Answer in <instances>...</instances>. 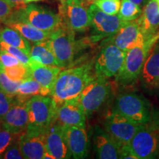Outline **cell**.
I'll use <instances>...</instances> for the list:
<instances>
[{"label": "cell", "mask_w": 159, "mask_h": 159, "mask_svg": "<svg viewBox=\"0 0 159 159\" xmlns=\"http://www.w3.org/2000/svg\"><path fill=\"white\" fill-rule=\"evenodd\" d=\"M96 77L94 64L88 62L61 70L51 90L50 96L56 105L77 98L83 89Z\"/></svg>", "instance_id": "obj_1"}, {"label": "cell", "mask_w": 159, "mask_h": 159, "mask_svg": "<svg viewBox=\"0 0 159 159\" xmlns=\"http://www.w3.org/2000/svg\"><path fill=\"white\" fill-rule=\"evenodd\" d=\"M128 145L136 159H151L158 156V114L154 113L150 122L140 125Z\"/></svg>", "instance_id": "obj_2"}, {"label": "cell", "mask_w": 159, "mask_h": 159, "mask_svg": "<svg viewBox=\"0 0 159 159\" xmlns=\"http://www.w3.org/2000/svg\"><path fill=\"white\" fill-rule=\"evenodd\" d=\"M158 41L159 34L148 39L144 44L134 47L127 52L122 69L115 77V80L119 85L128 86L139 78L151 49Z\"/></svg>", "instance_id": "obj_3"}, {"label": "cell", "mask_w": 159, "mask_h": 159, "mask_svg": "<svg viewBox=\"0 0 159 159\" xmlns=\"http://www.w3.org/2000/svg\"><path fill=\"white\" fill-rule=\"evenodd\" d=\"M113 111L138 125L150 122L154 115L148 101L142 95L134 92H125L118 95Z\"/></svg>", "instance_id": "obj_4"}, {"label": "cell", "mask_w": 159, "mask_h": 159, "mask_svg": "<svg viewBox=\"0 0 159 159\" xmlns=\"http://www.w3.org/2000/svg\"><path fill=\"white\" fill-rule=\"evenodd\" d=\"M56 105L51 96L34 95L27 101V128L47 131L56 120Z\"/></svg>", "instance_id": "obj_5"}, {"label": "cell", "mask_w": 159, "mask_h": 159, "mask_svg": "<svg viewBox=\"0 0 159 159\" xmlns=\"http://www.w3.org/2000/svg\"><path fill=\"white\" fill-rule=\"evenodd\" d=\"M13 19L25 21L41 30L50 33L63 24L60 13H55L47 7L33 4H27L24 9L15 11L11 20Z\"/></svg>", "instance_id": "obj_6"}, {"label": "cell", "mask_w": 159, "mask_h": 159, "mask_svg": "<svg viewBox=\"0 0 159 159\" xmlns=\"http://www.w3.org/2000/svg\"><path fill=\"white\" fill-rule=\"evenodd\" d=\"M49 44L61 68L69 67L74 61L77 50L75 32L65 25L51 33Z\"/></svg>", "instance_id": "obj_7"}, {"label": "cell", "mask_w": 159, "mask_h": 159, "mask_svg": "<svg viewBox=\"0 0 159 159\" xmlns=\"http://www.w3.org/2000/svg\"><path fill=\"white\" fill-rule=\"evenodd\" d=\"M112 91L109 79L95 77L77 97L86 116L96 112L106 102Z\"/></svg>", "instance_id": "obj_8"}, {"label": "cell", "mask_w": 159, "mask_h": 159, "mask_svg": "<svg viewBox=\"0 0 159 159\" xmlns=\"http://www.w3.org/2000/svg\"><path fill=\"white\" fill-rule=\"evenodd\" d=\"M126 52L114 43L103 41L102 47L94 62L97 77L110 79L118 75L124 63Z\"/></svg>", "instance_id": "obj_9"}, {"label": "cell", "mask_w": 159, "mask_h": 159, "mask_svg": "<svg viewBox=\"0 0 159 159\" xmlns=\"http://www.w3.org/2000/svg\"><path fill=\"white\" fill-rule=\"evenodd\" d=\"M140 125L113 110L107 115L104 122L105 130L119 148L129 144Z\"/></svg>", "instance_id": "obj_10"}, {"label": "cell", "mask_w": 159, "mask_h": 159, "mask_svg": "<svg viewBox=\"0 0 159 159\" xmlns=\"http://www.w3.org/2000/svg\"><path fill=\"white\" fill-rule=\"evenodd\" d=\"M60 14L67 27L75 32H84L90 27V15L85 0H66Z\"/></svg>", "instance_id": "obj_11"}, {"label": "cell", "mask_w": 159, "mask_h": 159, "mask_svg": "<svg viewBox=\"0 0 159 159\" xmlns=\"http://www.w3.org/2000/svg\"><path fill=\"white\" fill-rule=\"evenodd\" d=\"M148 39L150 38L147 37L143 33L137 19L134 21H125L114 35L107 38L104 41L114 43L127 52L134 47L144 44Z\"/></svg>", "instance_id": "obj_12"}, {"label": "cell", "mask_w": 159, "mask_h": 159, "mask_svg": "<svg viewBox=\"0 0 159 159\" xmlns=\"http://www.w3.org/2000/svg\"><path fill=\"white\" fill-rule=\"evenodd\" d=\"M89 11L90 15V27L94 34V39H107L112 36L125 22L118 15H108L105 13L94 3L89 5Z\"/></svg>", "instance_id": "obj_13"}, {"label": "cell", "mask_w": 159, "mask_h": 159, "mask_svg": "<svg viewBox=\"0 0 159 159\" xmlns=\"http://www.w3.org/2000/svg\"><path fill=\"white\" fill-rule=\"evenodd\" d=\"M30 97L18 94L16 95L13 104L0 120V124L3 128L18 135L27 129L28 125L27 101Z\"/></svg>", "instance_id": "obj_14"}, {"label": "cell", "mask_w": 159, "mask_h": 159, "mask_svg": "<svg viewBox=\"0 0 159 159\" xmlns=\"http://www.w3.org/2000/svg\"><path fill=\"white\" fill-rule=\"evenodd\" d=\"M45 134L46 131L27 128L19 135L18 142L24 158H43L46 151Z\"/></svg>", "instance_id": "obj_15"}, {"label": "cell", "mask_w": 159, "mask_h": 159, "mask_svg": "<svg viewBox=\"0 0 159 159\" xmlns=\"http://www.w3.org/2000/svg\"><path fill=\"white\" fill-rule=\"evenodd\" d=\"M45 145L46 151L54 157L55 159L71 158L65 128L56 120L46 131Z\"/></svg>", "instance_id": "obj_16"}, {"label": "cell", "mask_w": 159, "mask_h": 159, "mask_svg": "<svg viewBox=\"0 0 159 159\" xmlns=\"http://www.w3.org/2000/svg\"><path fill=\"white\" fill-rule=\"evenodd\" d=\"M86 115L78 99L66 100L56 107V121L63 127L85 128Z\"/></svg>", "instance_id": "obj_17"}, {"label": "cell", "mask_w": 159, "mask_h": 159, "mask_svg": "<svg viewBox=\"0 0 159 159\" xmlns=\"http://www.w3.org/2000/svg\"><path fill=\"white\" fill-rule=\"evenodd\" d=\"M139 79L147 90L159 88V41L151 49Z\"/></svg>", "instance_id": "obj_18"}, {"label": "cell", "mask_w": 159, "mask_h": 159, "mask_svg": "<svg viewBox=\"0 0 159 159\" xmlns=\"http://www.w3.org/2000/svg\"><path fill=\"white\" fill-rule=\"evenodd\" d=\"M69 153L71 158L82 159L88 153V135L85 128L79 126L64 127Z\"/></svg>", "instance_id": "obj_19"}, {"label": "cell", "mask_w": 159, "mask_h": 159, "mask_svg": "<svg viewBox=\"0 0 159 159\" xmlns=\"http://www.w3.org/2000/svg\"><path fill=\"white\" fill-rule=\"evenodd\" d=\"M94 148L97 158H119V148L106 131L99 127L95 128Z\"/></svg>", "instance_id": "obj_20"}, {"label": "cell", "mask_w": 159, "mask_h": 159, "mask_svg": "<svg viewBox=\"0 0 159 159\" xmlns=\"http://www.w3.org/2000/svg\"><path fill=\"white\" fill-rule=\"evenodd\" d=\"M29 69L30 76L38 81L43 88L51 91L62 68L57 66L41 64L30 58Z\"/></svg>", "instance_id": "obj_21"}, {"label": "cell", "mask_w": 159, "mask_h": 159, "mask_svg": "<svg viewBox=\"0 0 159 159\" xmlns=\"http://www.w3.org/2000/svg\"><path fill=\"white\" fill-rule=\"evenodd\" d=\"M143 33L148 38L159 34V9L156 0H149L138 19Z\"/></svg>", "instance_id": "obj_22"}, {"label": "cell", "mask_w": 159, "mask_h": 159, "mask_svg": "<svg viewBox=\"0 0 159 159\" xmlns=\"http://www.w3.org/2000/svg\"><path fill=\"white\" fill-rule=\"evenodd\" d=\"M5 25L16 30L25 39L33 43L47 41L51 34L50 33L41 30L34 26L19 20H11Z\"/></svg>", "instance_id": "obj_23"}, {"label": "cell", "mask_w": 159, "mask_h": 159, "mask_svg": "<svg viewBox=\"0 0 159 159\" xmlns=\"http://www.w3.org/2000/svg\"><path fill=\"white\" fill-rule=\"evenodd\" d=\"M30 57L41 64L58 66L57 60L49 44L48 40L42 42L35 43L34 45L31 46Z\"/></svg>", "instance_id": "obj_24"}, {"label": "cell", "mask_w": 159, "mask_h": 159, "mask_svg": "<svg viewBox=\"0 0 159 159\" xmlns=\"http://www.w3.org/2000/svg\"><path fill=\"white\" fill-rule=\"evenodd\" d=\"M0 41L21 49L30 56L31 45L30 44L29 41L25 39L16 30L7 26L0 29Z\"/></svg>", "instance_id": "obj_25"}, {"label": "cell", "mask_w": 159, "mask_h": 159, "mask_svg": "<svg viewBox=\"0 0 159 159\" xmlns=\"http://www.w3.org/2000/svg\"><path fill=\"white\" fill-rule=\"evenodd\" d=\"M51 91L43 88L38 81L29 76L21 81L18 88V94L32 97L34 95H50Z\"/></svg>", "instance_id": "obj_26"}, {"label": "cell", "mask_w": 159, "mask_h": 159, "mask_svg": "<svg viewBox=\"0 0 159 159\" xmlns=\"http://www.w3.org/2000/svg\"><path fill=\"white\" fill-rule=\"evenodd\" d=\"M142 13V9L130 0H121L118 16L123 21H130L136 20L140 17Z\"/></svg>", "instance_id": "obj_27"}, {"label": "cell", "mask_w": 159, "mask_h": 159, "mask_svg": "<svg viewBox=\"0 0 159 159\" xmlns=\"http://www.w3.org/2000/svg\"><path fill=\"white\" fill-rule=\"evenodd\" d=\"M2 71L7 75L8 78L15 82H21L24 79L30 76L29 66L21 63L13 66L6 67L2 69Z\"/></svg>", "instance_id": "obj_28"}, {"label": "cell", "mask_w": 159, "mask_h": 159, "mask_svg": "<svg viewBox=\"0 0 159 159\" xmlns=\"http://www.w3.org/2000/svg\"><path fill=\"white\" fill-rule=\"evenodd\" d=\"M0 51L7 52L11 53V55H13V56L19 60V63L29 66L30 57L21 49L9 45L7 43L3 42V41H0Z\"/></svg>", "instance_id": "obj_29"}, {"label": "cell", "mask_w": 159, "mask_h": 159, "mask_svg": "<svg viewBox=\"0 0 159 159\" xmlns=\"http://www.w3.org/2000/svg\"><path fill=\"white\" fill-rule=\"evenodd\" d=\"M94 4L108 15H117L121 5V0H96Z\"/></svg>", "instance_id": "obj_30"}, {"label": "cell", "mask_w": 159, "mask_h": 159, "mask_svg": "<svg viewBox=\"0 0 159 159\" xmlns=\"http://www.w3.org/2000/svg\"><path fill=\"white\" fill-rule=\"evenodd\" d=\"M19 135L13 134L0 125V156L5 152L10 145L19 139Z\"/></svg>", "instance_id": "obj_31"}, {"label": "cell", "mask_w": 159, "mask_h": 159, "mask_svg": "<svg viewBox=\"0 0 159 159\" xmlns=\"http://www.w3.org/2000/svg\"><path fill=\"white\" fill-rule=\"evenodd\" d=\"M20 82H15L7 77L2 71L0 70V88L11 96L18 94V88Z\"/></svg>", "instance_id": "obj_32"}, {"label": "cell", "mask_w": 159, "mask_h": 159, "mask_svg": "<svg viewBox=\"0 0 159 159\" xmlns=\"http://www.w3.org/2000/svg\"><path fill=\"white\" fill-rule=\"evenodd\" d=\"M15 96H11L0 88V120L7 114L15 101Z\"/></svg>", "instance_id": "obj_33"}, {"label": "cell", "mask_w": 159, "mask_h": 159, "mask_svg": "<svg viewBox=\"0 0 159 159\" xmlns=\"http://www.w3.org/2000/svg\"><path fill=\"white\" fill-rule=\"evenodd\" d=\"M14 13L15 11L6 0H0V25H5L11 21Z\"/></svg>", "instance_id": "obj_34"}, {"label": "cell", "mask_w": 159, "mask_h": 159, "mask_svg": "<svg viewBox=\"0 0 159 159\" xmlns=\"http://www.w3.org/2000/svg\"><path fill=\"white\" fill-rule=\"evenodd\" d=\"M0 158L4 159H21L24 157L21 154V150L19 148V142L18 139L16 140L9 148L5 150V152L0 156Z\"/></svg>", "instance_id": "obj_35"}, {"label": "cell", "mask_w": 159, "mask_h": 159, "mask_svg": "<svg viewBox=\"0 0 159 159\" xmlns=\"http://www.w3.org/2000/svg\"><path fill=\"white\" fill-rule=\"evenodd\" d=\"M19 63V60L16 57L7 52L0 51V69H3L6 67H11Z\"/></svg>", "instance_id": "obj_36"}, {"label": "cell", "mask_w": 159, "mask_h": 159, "mask_svg": "<svg viewBox=\"0 0 159 159\" xmlns=\"http://www.w3.org/2000/svg\"><path fill=\"white\" fill-rule=\"evenodd\" d=\"M119 158L136 159L128 144L125 145V146L119 148Z\"/></svg>", "instance_id": "obj_37"}, {"label": "cell", "mask_w": 159, "mask_h": 159, "mask_svg": "<svg viewBox=\"0 0 159 159\" xmlns=\"http://www.w3.org/2000/svg\"><path fill=\"white\" fill-rule=\"evenodd\" d=\"M14 11H19L25 8L27 4L26 0H6Z\"/></svg>", "instance_id": "obj_38"}, {"label": "cell", "mask_w": 159, "mask_h": 159, "mask_svg": "<svg viewBox=\"0 0 159 159\" xmlns=\"http://www.w3.org/2000/svg\"><path fill=\"white\" fill-rule=\"evenodd\" d=\"M130 1L136 4V5H139L141 8H142V7L143 8V7L148 3L149 0H130Z\"/></svg>", "instance_id": "obj_39"}, {"label": "cell", "mask_w": 159, "mask_h": 159, "mask_svg": "<svg viewBox=\"0 0 159 159\" xmlns=\"http://www.w3.org/2000/svg\"><path fill=\"white\" fill-rule=\"evenodd\" d=\"M38 1H41V0H26V3L29 4V3L33 2H38Z\"/></svg>", "instance_id": "obj_40"}, {"label": "cell", "mask_w": 159, "mask_h": 159, "mask_svg": "<svg viewBox=\"0 0 159 159\" xmlns=\"http://www.w3.org/2000/svg\"><path fill=\"white\" fill-rule=\"evenodd\" d=\"M86 2H91V3H94L96 0H85Z\"/></svg>", "instance_id": "obj_41"}, {"label": "cell", "mask_w": 159, "mask_h": 159, "mask_svg": "<svg viewBox=\"0 0 159 159\" xmlns=\"http://www.w3.org/2000/svg\"><path fill=\"white\" fill-rule=\"evenodd\" d=\"M60 1H61V5H63V4H64V2H65V1H66V0H60Z\"/></svg>", "instance_id": "obj_42"}, {"label": "cell", "mask_w": 159, "mask_h": 159, "mask_svg": "<svg viewBox=\"0 0 159 159\" xmlns=\"http://www.w3.org/2000/svg\"><path fill=\"white\" fill-rule=\"evenodd\" d=\"M157 2V4H158V9H159V0H156Z\"/></svg>", "instance_id": "obj_43"}, {"label": "cell", "mask_w": 159, "mask_h": 159, "mask_svg": "<svg viewBox=\"0 0 159 159\" xmlns=\"http://www.w3.org/2000/svg\"><path fill=\"white\" fill-rule=\"evenodd\" d=\"M158 157H159V154H158Z\"/></svg>", "instance_id": "obj_44"}]
</instances>
